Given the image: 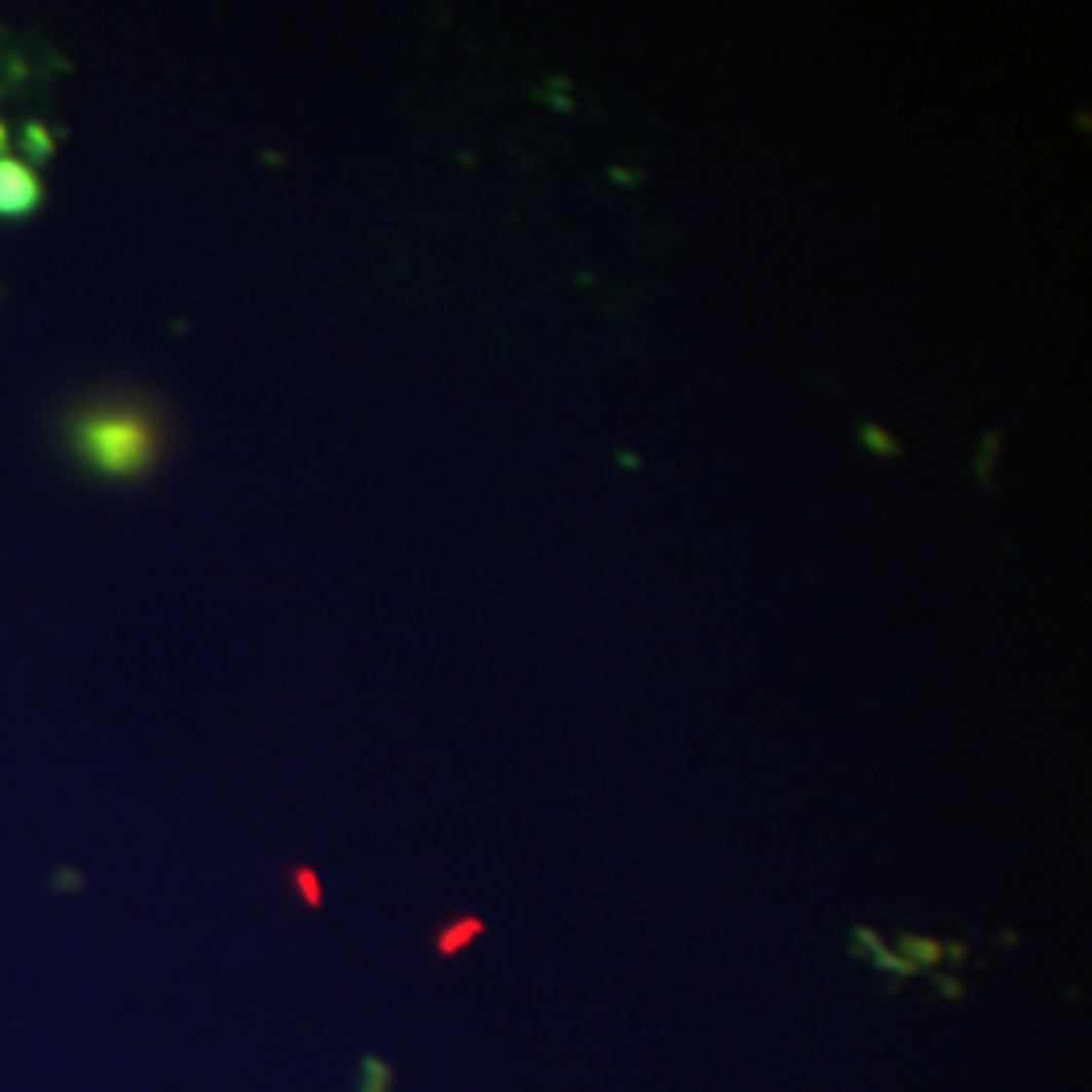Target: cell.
I'll use <instances>...</instances> for the list:
<instances>
[{"label":"cell","instance_id":"2","mask_svg":"<svg viewBox=\"0 0 1092 1092\" xmlns=\"http://www.w3.org/2000/svg\"><path fill=\"white\" fill-rule=\"evenodd\" d=\"M41 179L16 162V158H0V219H29L41 206Z\"/></svg>","mask_w":1092,"mask_h":1092},{"label":"cell","instance_id":"1","mask_svg":"<svg viewBox=\"0 0 1092 1092\" xmlns=\"http://www.w3.org/2000/svg\"><path fill=\"white\" fill-rule=\"evenodd\" d=\"M73 450L106 478H134L158 457V425L150 413L106 405L73 417Z\"/></svg>","mask_w":1092,"mask_h":1092},{"label":"cell","instance_id":"4","mask_svg":"<svg viewBox=\"0 0 1092 1092\" xmlns=\"http://www.w3.org/2000/svg\"><path fill=\"white\" fill-rule=\"evenodd\" d=\"M899 951L906 964H914L918 971H931V967L947 964V959H967L964 943H935V939H922V935H899Z\"/></svg>","mask_w":1092,"mask_h":1092},{"label":"cell","instance_id":"9","mask_svg":"<svg viewBox=\"0 0 1092 1092\" xmlns=\"http://www.w3.org/2000/svg\"><path fill=\"white\" fill-rule=\"evenodd\" d=\"M4 150H8V129H4V122H0V158H4Z\"/></svg>","mask_w":1092,"mask_h":1092},{"label":"cell","instance_id":"8","mask_svg":"<svg viewBox=\"0 0 1092 1092\" xmlns=\"http://www.w3.org/2000/svg\"><path fill=\"white\" fill-rule=\"evenodd\" d=\"M296 882L304 887V899L312 902V906H321V887H316V878H312L308 870H300V874H296Z\"/></svg>","mask_w":1092,"mask_h":1092},{"label":"cell","instance_id":"7","mask_svg":"<svg viewBox=\"0 0 1092 1092\" xmlns=\"http://www.w3.org/2000/svg\"><path fill=\"white\" fill-rule=\"evenodd\" d=\"M361 1092H397V1072L381 1056H365L361 1064Z\"/></svg>","mask_w":1092,"mask_h":1092},{"label":"cell","instance_id":"3","mask_svg":"<svg viewBox=\"0 0 1092 1092\" xmlns=\"http://www.w3.org/2000/svg\"><path fill=\"white\" fill-rule=\"evenodd\" d=\"M850 955L854 959H862V964H870L874 971H882L887 979H891V991L899 987L902 979H910V975H922L914 964H906L902 955H891L887 947H882V939L870 931V927H854V935H850Z\"/></svg>","mask_w":1092,"mask_h":1092},{"label":"cell","instance_id":"6","mask_svg":"<svg viewBox=\"0 0 1092 1092\" xmlns=\"http://www.w3.org/2000/svg\"><path fill=\"white\" fill-rule=\"evenodd\" d=\"M21 150L33 162H49L53 150H58V134L45 126V122H29V126L21 129Z\"/></svg>","mask_w":1092,"mask_h":1092},{"label":"cell","instance_id":"5","mask_svg":"<svg viewBox=\"0 0 1092 1092\" xmlns=\"http://www.w3.org/2000/svg\"><path fill=\"white\" fill-rule=\"evenodd\" d=\"M486 931V922L482 918H474V914H465V918H453L450 927H442V935H438V955L442 959H453V955H461L478 935Z\"/></svg>","mask_w":1092,"mask_h":1092}]
</instances>
